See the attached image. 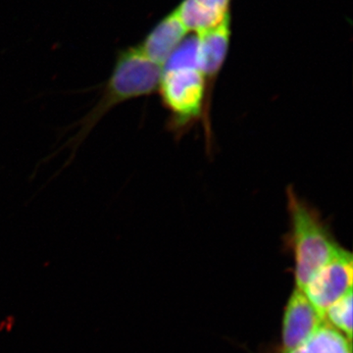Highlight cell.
<instances>
[{
	"label": "cell",
	"mask_w": 353,
	"mask_h": 353,
	"mask_svg": "<svg viewBox=\"0 0 353 353\" xmlns=\"http://www.w3.org/2000/svg\"><path fill=\"white\" fill-rule=\"evenodd\" d=\"M161 75L162 67L146 57L139 46L119 51L99 101L74 125L78 132L63 148L69 146L74 154L109 111L124 102L157 92Z\"/></svg>",
	"instance_id": "obj_1"
},
{
	"label": "cell",
	"mask_w": 353,
	"mask_h": 353,
	"mask_svg": "<svg viewBox=\"0 0 353 353\" xmlns=\"http://www.w3.org/2000/svg\"><path fill=\"white\" fill-rule=\"evenodd\" d=\"M290 220L289 243L296 263L297 289L303 290L318 269L340 250L321 213L296 194L292 185L285 190Z\"/></svg>",
	"instance_id": "obj_2"
},
{
	"label": "cell",
	"mask_w": 353,
	"mask_h": 353,
	"mask_svg": "<svg viewBox=\"0 0 353 353\" xmlns=\"http://www.w3.org/2000/svg\"><path fill=\"white\" fill-rule=\"evenodd\" d=\"M157 92L169 112V129L176 136L203 119L205 83L196 67L162 69Z\"/></svg>",
	"instance_id": "obj_3"
},
{
	"label": "cell",
	"mask_w": 353,
	"mask_h": 353,
	"mask_svg": "<svg viewBox=\"0 0 353 353\" xmlns=\"http://www.w3.org/2000/svg\"><path fill=\"white\" fill-rule=\"evenodd\" d=\"M231 14L219 25L197 34V68L201 72L205 83V108H204L203 124L205 131L206 145H211L210 110L212 101L213 88L221 70L224 66L229 53L231 43Z\"/></svg>",
	"instance_id": "obj_4"
},
{
	"label": "cell",
	"mask_w": 353,
	"mask_h": 353,
	"mask_svg": "<svg viewBox=\"0 0 353 353\" xmlns=\"http://www.w3.org/2000/svg\"><path fill=\"white\" fill-rule=\"evenodd\" d=\"M352 255L340 248L324 266L309 279L303 292L324 318L325 311L352 290Z\"/></svg>",
	"instance_id": "obj_5"
},
{
	"label": "cell",
	"mask_w": 353,
	"mask_h": 353,
	"mask_svg": "<svg viewBox=\"0 0 353 353\" xmlns=\"http://www.w3.org/2000/svg\"><path fill=\"white\" fill-rule=\"evenodd\" d=\"M324 321L303 290L296 288L285 308L281 353L296 352Z\"/></svg>",
	"instance_id": "obj_6"
},
{
	"label": "cell",
	"mask_w": 353,
	"mask_h": 353,
	"mask_svg": "<svg viewBox=\"0 0 353 353\" xmlns=\"http://www.w3.org/2000/svg\"><path fill=\"white\" fill-rule=\"evenodd\" d=\"M188 32L178 13L174 10L152 28L139 48L146 57L163 67L174 51L187 38Z\"/></svg>",
	"instance_id": "obj_7"
},
{
	"label": "cell",
	"mask_w": 353,
	"mask_h": 353,
	"mask_svg": "<svg viewBox=\"0 0 353 353\" xmlns=\"http://www.w3.org/2000/svg\"><path fill=\"white\" fill-rule=\"evenodd\" d=\"M231 0H183L176 11L188 32L201 34L219 25L230 14Z\"/></svg>",
	"instance_id": "obj_8"
},
{
	"label": "cell",
	"mask_w": 353,
	"mask_h": 353,
	"mask_svg": "<svg viewBox=\"0 0 353 353\" xmlns=\"http://www.w3.org/2000/svg\"><path fill=\"white\" fill-rule=\"evenodd\" d=\"M297 353H352V341L326 321L304 341Z\"/></svg>",
	"instance_id": "obj_9"
},
{
	"label": "cell",
	"mask_w": 353,
	"mask_h": 353,
	"mask_svg": "<svg viewBox=\"0 0 353 353\" xmlns=\"http://www.w3.org/2000/svg\"><path fill=\"white\" fill-rule=\"evenodd\" d=\"M324 320L352 341V290L336 301L324 313Z\"/></svg>",
	"instance_id": "obj_10"
},
{
	"label": "cell",
	"mask_w": 353,
	"mask_h": 353,
	"mask_svg": "<svg viewBox=\"0 0 353 353\" xmlns=\"http://www.w3.org/2000/svg\"><path fill=\"white\" fill-rule=\"evenodd\" d=\"M289 353H297V352H289Z\"/></svg>",
	"instance_id": "obj_11"
}]
</instances>
